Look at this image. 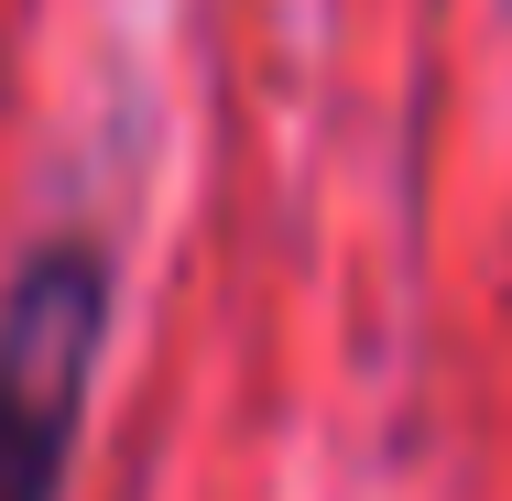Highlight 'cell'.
I'll return each mask as SVG.
<instances>
[{"label":"cell","instance_id":"6da1fadb","mask_svg":"<svg viewBox=\"0 0 512 501\" xmlns=\"http://www.w3.org/2000/svg\"><path fill=\"white\" fill-rule=\"evenodd\" d=\"M109 327V273L99 251H33L22 284L0 295V501H55L66 491V447L88 414Z\"/></svg>","mask_w":512,"mask_h":501}]
</instances>
